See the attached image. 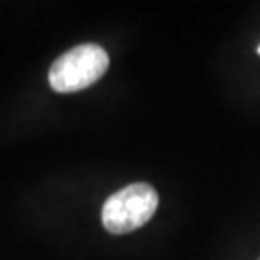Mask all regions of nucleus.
<instances>
[{
	"label": "nucleus",
	"instance_id": "obj_1",
	"mask_svg": "<svg viewBox=\"0 0 260 260\" xmlns=\"http://www.w3.org/2000/svg\"><path fill=\"white\" fill-rule=\"evenodd\" d=\"M110 58L94 43L68 50L48 70V83L56 93H77L96 83L108 70Z\"/></svg>",
	"mask_w": 260,
	"mask_h": 260
},
{
	"label": "nucleus",
	"instance_id": "obj_3",
	"mask_svg": "<svg viewBox=\"0 0 260 260\" xmlns=\"http://www.w3.org/2000/svg\"><path fill=\"white\" fill-rule=\"evenodd\" d=\"M258 54H260V47H258Z\"/></svg>",
	"mask_w": 260,
	"mask_h": 260
},
{
	"label": "nucleus",
	"instance_id": "obj_2",
	"mask_svg": "<svg viewBox=\"0 0 260 260\" xmlns=\"http://www.w3.org/2000/svg\"><path fill=\"white\" fill-rule=\"evenodd\" d=\"M158 210V193L149 183H131L106 199L103 225L110 233L121 235L143 228Z\"/></svg>",
	"mask_w": 260,
	"mask_h": 260
}]
</instances>
